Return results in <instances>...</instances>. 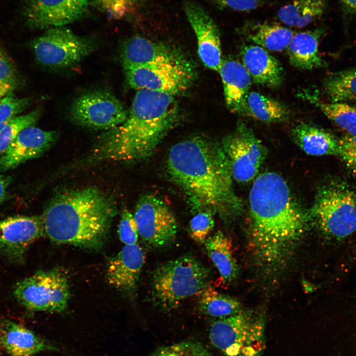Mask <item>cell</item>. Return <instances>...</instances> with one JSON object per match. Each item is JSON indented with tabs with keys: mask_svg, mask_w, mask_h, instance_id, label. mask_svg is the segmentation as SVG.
Segmentation results:
<instances>
[{
	"mask_svg": "<svg viewBox=\"0 0 356 356\" xmlns=\"http://www.w3.org/2000/svg\"><path fill=\"white\" fill-rule=\"evenodd\" d=\"M59 133L33 126L23 129L0 157V173L40 156L57 140Z\"/></svg>",
	"mask_w": 356,
	"mask_h": 356,
	"instance_id": "e0dca14e",
	"label": "cell"
},
{
	"mask_svg": "<svg viewBox=\"0 0 356 356\" xmlns=\"http://www.w3.org/2000/svg\"><path fill=\"white\" fill-rule=\"evenodd\" d=\"M41 110L38 108L11 120L0 131V155H2L25 128L33 126L38 121Z\"/></svg>",
	"mask_w": 356,
	"mask_h": 356,
	"instance_id": "1f68e13d",
	"label": "cell"
},
{
	"mask_svg": "<svg viewBox=\"0 0 356 356\" xmlns=\"http://www.w3.org/2000/svg\"><path fill=\"white\" fill-rule=\"evenodd\" d=\"M28 98H19L11 92L0 100V131L30 104Z\"/></svg>",
	"mask_w": 356,
	"mask_h": 356,
	"instance_id": "d590c367",
	"label": "cell"
},
{
	"mask_svg": "<svg viewBox=\"0 0 356 356\" xmlns=\"http://www.w3.org/2000/svg\"><path fill=\"white\" fill-rule=\"evenodd\" d=\"M118 234L120 241L125 245L137 243L139 236L137 226L134 215L126 208L121 214Z\"/></svg>",
	"mask_w": 356,
	"mask_h": 356,
	"instance_id": "8d00e7d4",
	"label": "cell"
},
{
	"mask_svg": "<svg viewBox=\"0 0 356 356\" xmlns=\"http://www.w3.org/2000/svg\"><path fill=\"white\" fill-rule=\"evenodd\" d=\"M265 318L254 311L241 310L210 325L212 344L224 356H263L266 347Z\"/></svg>",
	"mask_w": 356,
	"mask_h": 356,
	"instance_id": "8992f818",
	"label": "cell"
},
{
	"mask_svg": "<svg viewBox=\"0 0 356 356\" xmlns=\"http://www.w3.org/2000/svg\"><path fill=\"white\" fill-rule=\"evenodd\" d=\"M239 114L267 123L285 121L290 116L284 103L256 91L248 93Z\"/></svg>",
	"mask_w": 356,
	"mask_h": 356,
	"instance_id": "484cf974",
	"label": "cell"
},
{
	"mask_svg": "<svg viewBox=\"0 0 356 356\" xmlns=\"http://www.w3.org/2000/svg\"><path fill=\"white\" fill-rule=\"evenodd\" d=\"M93 0L98 7L114 19H120L126 16L134 4V0Z\"/></svg>",
	"mask_w": 356,
	"mask_h": 356,
	"instance_id": "74e56055",
	"label": "cell"
},
{
	"mask_svg": "<svg viewBox=\"0 0 356 356\" xmlns=\"http://www.w3.org/2000/svg\"><path fill=\"white\" fill-rule=\"evenodd\" d=\"M222 8L237 11H250L261 6V0H215Z\"/></svg>",
	"mask_w": 356,
	"mask_h": 356,
	"instance_id": "ab89813d",
	"label": "cell"
},
{
	"mask_svg": "<svg viewBox=\"0 0 356 356\" xmlns=\"http://www.w3.org/2000/svg\"><path fill=\"white\" fill-rule=\"evenodd\" d=\"M11 181V177L3 175L0 176V205L5 198L7 189Z\"/></svg>",
	"mask_w": 356,
	"mask_h": 356,
	"instance_id": "60d3db41",
	"label": "cell"
},
{
	"mask_svg": "<svg viewBox=\"0 0 356 356\" xmlns=\"http://www.w3.org/2000/svg\"><path fill=\"white\" fill-rule=\"evenodd\" d=\"M197 212L190 221L188 233L193 240L204 244L214 226V215L208 211Z\"/></svg>",
	"mask_w": 356,
	"mask_h": 356,
	"instance_id": "e575fe53",
	"label": "cell"
},
{
	"mask_svg": "<svg viewBox=\"0 0 356 356\" xmlns=\"http://www.w3.org/2000/svg\"><path fill=\"white\" fill-rule=\"evenodd\" d=\"M324 231L336 238L356 231V189L341 180H332L318 191L307 211Z\"/></svg>",
	"mask_w": 356,
	"mask_h": 356,
	"instance_id": "52a82bcc",
	"label": "cell"
},
{
	"mask_svg": "<svg viewBox=\"0 0 356 356\" xmlns=\"http://www.w3.org/2000/svg\"><path fill=\"white\" fill-rule=\"evenodd\" d=\"M200 309L205 314L217 318L233 315L241 309L235 298L220 293L208 285L199 294Z\"/></svg>",
	"mask_w": 356,
	"mask_h": 356,
	"instance_id": "4dcf8cb0",
	"label": "cell"
},
{
	"mask_svg": "<svg viewBox=\"0 0 356 356\" xmlns=\"http://www.w3.org/2000/svg\"><path fill=\"white\" fill-rule=\"evenodd\" d=\"M151 356H212L201 343L194 341H184L160 348Z\"/></svg>",
	"mask_w": 356,
	"mask_h": 356,
	"instance_id": "d6a6232c",
	"label": "cell"
},
{
	"mask_svg": "<svg viewBox=\"0 0 356 356\" xmlns=\"http://www.w3.org/2000/svg\"><path fill=\"white\" fill-rule=\"evenodd\" d=\"M323 88L332 102L356 101V68L331 73L324 79Z\"/></svg>",
	"mask_w": 356,
	"mask_h": 356,
	"instance_id": "f546056e",
	"label": "cell"
},
{
	"mask_svg": "<svg viewBox=\"0 0 356 356\" xmlns=\"http://www.w3.org/2000/svg\"><path fill=\"white\" fill-rule=\"evenodd\" d=\"M123 65L140 66L188 61L176 47L146 38L135 36L123 45L121 52Z\"/></svg>",
	"mask_w": 356,
	"mask_h": 356,
	"instance_id": "d6986e66",
	"label": "cell"
},
{
	"mask_svg": "<svg viewBox=\"0 0 356 356\" xmlns=\"http://www.w3.org/2000/svg\"><path fill=\"white\" fill-rule=\"evenodd\" d=\"M179 117L174 96L137 90L126 120L98 138L89 159L122 162L145 160L153 154Z\"/></svg>",
	"mask_w": 356,
	"mask_h": 356,
	"instance_id": "7a4b0ae2",
	"label": "cell"
},
{
	"mask_svg": "<svg viewBox=\"0 0 356 356\" xmlns=\"http://www.w3.org/2000/svg\"><path fill=\"white\" fill-rule=\"evenodd\" d=\"M294 142L306 154L312 156L339 154V141L330 133L316 126L301 123L291 131Z\"/></svg>",
	"mask_w": 356,
	"mask_h": 356,
	"instance_id": "d4e9b609",
	"label": "cell"
},
{
	"mask_svg": "<svg viewBox=\"0 0 356 356\" xmlns=\"http://www.w3.org/2000/svg\"><path fill=\"white\" fill-rule=\"evenodd\" d=\"M128 115L119 99L105 90H94L78 96L69 112L70 119L75 124L107 131L122 124Z\"/></svg>",
	"mask_w": 356,
	"mask_h": 356,
	"instance_id": "8fae6325",
	"label": "cell"
},
{
	"mask_svg": "<svg viewBox=\"0 0 356 356\" xmlns=\"http://www.w3.org/2000/svg\"><path fill=\"white\" fill-rule=\"evenodd\" d=\"M134 216L138 235L148 247L162 248L175 239L176 218L167 205L154 194H146L138 199Z\"/></svg>",
	"mask_w": 356,
	"mask_h": 356,
	"instance_id": "7c38bea8",
	"label": "cell"
},
{
	"mask_svg": "<svg viewBox=\"0 0 356 356\" xmlns=\"http://www.w3.org/2000/svg\"><path fill=\"white\" fill-rule=\"evenodd\" d=\"M339 141V154L347 167L356 173V134H348Z\"/></svg>",
	"mask_w": 356,
	"mask_h": 356,
	"instance_id": "f35d334b",
	"label": "cell"
},
{
	"mask_svg": "<svg viewBox=\"0 0 356 356\" xmlns=\"http://www.w3.org/2000/svg\"><path fill=\"white\" fill-rule=\"evenodd\" d=\"M322 31L314 30L294 33L286 51L290 63L303 70L320 68L323 62L318 51Z\"/></svg>",
	"mask_w": 356,
	"mask_h": 356,
	"instance_id": "cb8c5ba5",
	"label": "cell"
},
{
	"mask_svg": "<svg viewBox=\"0 0 356 356\" xmlns=\"http://www.w3.org/2000/svg\"><path fill=\"white\" fill-rule=\"evenodd\" d=\"M144 261L143 251L137 243L125 245L107 261V282L119 292L131 295L136 288Z\"/></svg>",
	"mask_w": 356,
	"mask_h": 356,
	"instance_id": "ac0fdd59",
	"label": "cell"
},
{
	"mask_svg": "<svg viewBox=\"0 0 356 356\" xmlns=\"http://www.w3.org/2000/svg\"><path fill=\"white\" fill-rule=\"evenodd\" d=\"M13 293L26 309L50 312H64L70 298L68 278L59 268L37 271L16 283Z\"/></svg>",
	"mask_w": 356,
	"mask_h": 356,
	"instance_id": "ba28073f",
	"label": "cell"
},
{
	"mask_svg": "<svg viewBox=\"0 0 356 356\" xmlns=\"http://www.w3.org/2000/svg\"><path fill=\"white\" fill-rule=\"evenodd\" d=\"M218 72L222 79L226 107L230 112L239 114L251 87L249 74L242 63L234 59L222 60Z\"/></svg>",
	"mask_w": 356,
	"mask_h": 356,
	"instance_id": "7402d4cb",
	"label": "cell"
},
{
	"mask_svg": "<svg viewBox=\"0 0 356 356\" xmlns=\"http://www.w3.org/2000/svg\"><path fill=\"white\" fill-rule=\"evenodd\" d=\"M166 170L195 211H208L225 220L241 213L227 157L210 138L194 136L175 144L168 153Z\"/></svg>",
	"mask_w": 356,
	"mask_h": 356,
	"instance_id": "6da1fadb",
	"label": "cell"
},
{
	"mask_svg": "<svg viewBox=\"0 0 356 356\" xmlns=\"http://www.w3.org/2000/svg\"><path fill=\"white\" fill-rule=\"evenodd\" d=\"M0 347L10 356H32L56 348L34 332L15 321H0Z\"/></svg>",
	"mask_w": 356,
	"mask_h": 356,
	"instance_id": "44dd1931",
	"label": "cell"
},
{
	"mask_svg": "<svg viewBox=\"0 0 356 356\" xmlns=\"http://www.w3.org/2000/svg\"><path fill=\"white\" fill-rule=\"evenodd\" d=\"M89 5V0H29L25 16L32 29L61 27L83 17Z\"/></svg>",
	"mask_w": 356,
	"mask_h": 356,
	"instance_id": "9a60e30c",
	"label": "cell"
},
{
	"mask_svg": "<svg viewBox=\"0 0 356 356\" xmlns=\"http://www.w3.org/2000/svg\"><path fill=\"white\" fill-rule=\"evenodd\" d=\"M250 231L257 255L277 262L300 237L309 218L279 174L267 172L255 180L249 194Z\"/></svg>",
	"mask_w": 356,
	"mask_h": 356,
	"instance_id": "3957f363",
	"label": "cell"
},
{
	"mask_svg": "<svg viewBox=\"0 0 356 356\" xmlns=\"http://www.w3.org/2000/svg\"><path fill=\"white\" fill-rule=\"evenodd\" d=\"M341 1L348 10L356 13V0H341Z\"/></svg>",
	"mask_w": 356,
	"mask_h": 356,
	"instance_id": "b9f144b4",
	"label": "cell"
},
{
	"mask_svg": "<svg viewBox=\"0 0 356 356\" xmlns=\"http://www.w3.org/2000/svg\"><path fill=\"white\" fill-rule=\"evenodd\" d=\"M242 64L255 83L269 88L280 86L284 70L279 61L268 50L256 44L243 46L240 53Z\"/></svg>",
	"mask_w": 356,
	"mask_h": 356,
	"instance_id": "ffe728a7",
	"label": "cell"
},
{
	"mask_svg": "<svg viewBox=\"0 0 356 356\" xmlns=\"http://www.w3.org/2000/svg\"><path fill=\"white\" fill-rule=\"evenodd\" d=\"M184 9L197 39L200 60L206 67L218 71L222 59L220 34L217 25L208 13L194 2L186 1Z\"/></svg>",
	"mask_w": 356,
	"mask_h": 356,
	"instance_id": "2e32d148",
	"label": "cell"
},
{
	"mask_svg": "<svg viewBox=\"0 0 356 356\" xmlns=\"http://www.w3.org/2000/svg\"><path fill=\"white\" fill-rule=\"evenodd\" d=\"M325 8L324 0H290L278 10L277 17L287 26L300 28L321 17Z\"/></svg>",
	"mask_w": 356,
	"mask_h": 356,
	"instance_id": "83f0119b",
	"label": "cell"
},
{
	"mask_svg": "<svg viewBox=\"0 0 356 356\" xmlns=\"http://www.w3.org/2000/svg\"><path fill=\"white\" fill-rule=\"evenodd\" d=\"M45 236L42 216H19L0 221V255L9 262L23 264L30 246Z\"/></svg>",
	"mask_w": 356,
	"mask_h": 356,
	"instance_id": "5bb4252c",
	"label": "cell"
},
{
	"mask_svg": "<svg viewBox=\"0 0 356 356\" xmlns=\"http://www.w3.org/2000/svg\"><path fill=\"white\" fill-rule=\"evenodd\" d=\"M118 213L114 200L95 187L63 189L42 215L45 236L57 244L98 250Z\"/></svg>",
	"mask_w": 356,
	"mask_h": 356,
	"instance_id": "277c9868",
	"label": "cell"
},
{
	"mask_svg": "<svg viewBox=\"0 0 356 356\" xmlns=\"http://www.w3.org/2000/svg\"><path fill=\"white\" fill-rule=\"evenodd\" d=\"M90 40L75 34L64 26L52 27L32 42L37 61L54 70L71 68L95 48Z\"/></svg>",
	"mask_w": 356,
	"mask_h": 356,
	"instance_id": "9c48e42d",
	"label": "cell"
},
{
	"mask_svg": "<svg viewBox=\"0 0 356 356\" xmlns=\"http://www.w3.org/2000/svg\"><path fill=\"white\" fill-rule=\"evenodd\" d=\"M18 81L14 64L7 53L0 48V100L13 91Z\"/></svg>",
	"mask_w": 356,
	"mask_h": 356,
	"instance_id": "836d02e7",
	"label": "cell"
},
{
	"mask_svg": "<svg viewBox=\"0 0 356 356\" xmlns=\"http://www.w3.org/2000/svg\"><path fill=\"white\" fill-rule=\"evenodd\" d=\"M207 254L218 270L223 283L235 279L238 267L233 256L231 241L222 231L208 237L204 244Z\"/></svg>",
	"mask_w": 356,
	"mask_h": 356,
	"instance_id": "4316f807",
	"label": "cell"
},
{
	"mask_svg": "<svg viewBox=\"0 0 356 356\" xmlns=\"http://www.w3.org/2000/svg\"><path fill=\"white\" fill-rule=\"evenodd\" d=\"M128 84L136 90L146 89L173 96L192 86L195 71L189 61L140 66L123 65Z\"/></svg>",
	"mask_w": 356,
	"mask_h": 356,
	"instance_id": "30bf717a",
	"label": "cell"
},
{
	"mask_svg": "<svg viewBox=\"0 0 356 356\" xmlns=\"http://www.w3.org/2000/svg\"><path fill=\"white\" fill-rule=\"evenodd\" d=\"M240 32L248 41L274 52L286 49L294 34L291 29L280 24L258 21L245 23Z\"/></svg>",
	"mask_w": 356,
	"mask_h": 356,
	"instance_id": "603a6c76",
	"label": "cell"
},
{
	"mask_svg": "<svg viewBox=\"0 0 356 356\" xmlns=\"http://www.w3.org/2000/svg\"><path fill=\"white\" fill-rule=\"evenodd\" d=\"M228 159L233 179L239 182L252 180L264 162L267 150L253 130L243 123L226 135L221 145Z\"/></svg>",
	"mask_w": 356,
	"mask_h": 356,
	"instance_id": "4fadbf2b",
	"label": "cell"
},
{
	"mask_svg": "<svg viewBox=\"0 0 356 356\" xmlns=\"http://www.w3.org/2000/svg\"><path fill=\"white\" fill-rule=\"evenodd\" d=\"M303 98L318 107L324 114L349 134H356V106L343 102L324 103L316 95L307 91L301 93Z\"/></svg>",
	"mask_w": 356,
	"mask_h": 356,
	"instance_id": "f1b7e54d",
	"label": "cell"
},
{
	"mask_svg": "<svg viewBox=\"0 0 356 356\" xmlns=\"http://www.w3.org/2000/svg\"><path fill=\"white\" fill-rule=\"evenodd\" d=\"M209 273L208 268L190 254L164 263L152 276L153 303L163 311L174 310L182 301L199 294L209 285Z\"/></svg>",
	"mask_w": 356,
	"mask_h": 356,
	"instance_id": "5b68a950",
	"label": "cell"
}]
</instances>
